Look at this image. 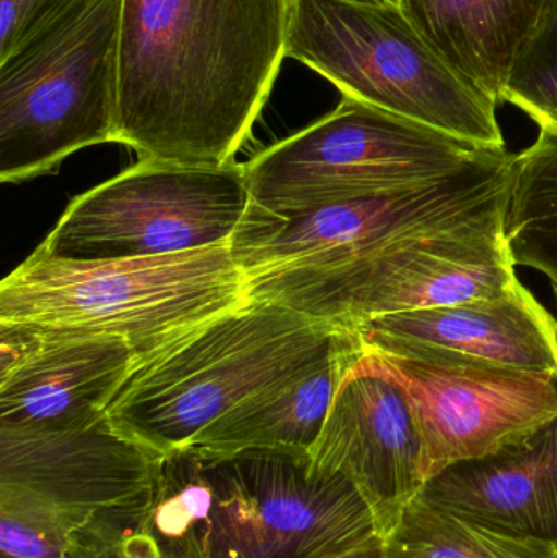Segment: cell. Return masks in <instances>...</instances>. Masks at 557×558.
I'll return each instance as SVG.
<instances>
[{
    "mask_svg": "<svg viewBox=\"0 0 557 558\" xmlns=\"http://www.w3.org/2000/svg\"><path fill=\"white\" fill-rule=\"evenodd\" d=\"M368 2H379V0H368Z\"/></svg>",
    "mask_w": 557,
    "mask_h": 558,
    "instance_id": "obj_27",
    "label": "cell"
},
{
    "mask_svg": "<svg viewBox=\"0 0 557 558\" xmlns=\"http://www.w3.org/2000/svg\"><path fill=\"white\" fill-rule=\"evenodd\" d=\"M87 537L32 514L0 511V558H100Z\"/></svg>",
    "mask_w": 557,
    "mask_h": 558,
    "instance_id": "obj_22",
    "label": "cell"
},
{
    "mask_svg": "<svg viewBox=\"0 0 557 558\" xmlns=\"http://www.w3.org/2000/svg\"><path fill=\"white\" fill-rule=\"evenodd\" d=\"M362 361L404 390L421 438L424 487L445 469L496 454L557 416L555 374L366 347Z\"/></svg>",
    "mask_w": 557,
    "mask_h": 558,
    "instance_id": "obj_12",
    "label": "cell"
},
{
    "mask_svg": "<svg viewBox=\"0 0 557 558\" xmlns=\"http://www.w3.org/2000/svg\"><path fill=\"white\" fill-rule=\"evenodd\" d=\"M71 0H23L22 28H20L19 43L23 41L33 29L38 28L49 16L58 13ZM15 46V48H16ZM13 52V51H12Z\"/></svg>",
    "mask_w": 557,
    "mask_h": 558,
    "instance_id": "obj_25",
    "label": "cell"
},
{
    "mask_svg": "<svg viewBox=\"0 0 557 558\" xmlns=\"http://www.w3.org/2000/svg\"><path fill=\"white\" fill-rule=\"evenodd\" d=\"M247 299L231 244L97 262L38 247L0 284V322L113 335L141 360Z\"/></svg>",
    "mask_w": 557,
    "mask_h": 558,
    "instance_id": "obj_4",
    "label": "cell"
},
{
    "mask_svg": "<svg viewBox=\"0 0 557 558\" xmlns=\"http://www.w3.org/2000/svg\"><path fill=\"white\" fill-rule=\"evenodd\" d=\"M383 557V539H375L372 543L363 544L356 549L349 553L339 554L329 558H382Z\"/></svg>",
    "mask_w": 557,
    "mask_h": 558,
    "instance_id": "obj_26",
    "label": "cell"
},
{
    "mask_svg": "<svg viewBox=\"0 0 557 558\" xmlns=\"http://www.w3.org/2000/svg\"><path fill=\"white\" fill-rule=\"evenodd\" d=\"M23 0H0V61L9 58L19 43Z\"/></svg>",
    "mask_w": 557,
    "mask_h": 558,
    "instance_id": "obj_24",
    "label": "cell"
},
{
    "mask_svg": "<svg viewBox=\"0 0 557 558\" xmlns=\"http://www.w3.org/2000/svg\"><path fill=\"white\" fill-rule=\"evenodd\" d=\"M293 0H121L118 137L140 160L232 162L287 58Z\"/></svg>",
    "mask_w": 557,
    "mask_h": 558,
    "instance_id": "obj_1",
    "label": "cell"
},
{
    "mask_svg": "<svg viewBox=\"0 0 557 558\" xmlns=\"http://www.w3.org/2000/svg\"><path fill=\"white\" fill-rule=\"evenodd\" d=\"M506 219L412 239L359 260L247 278L249 298L352 330L383 315L506 294L517 274Z\"/></svg>",
    "mask_w": 557,
    "mask_h": 558,
    "instance_id": "obj_9",
    "label": "cell"
},
{
    "mask_svg": "<svg viewBox=\"0 0 557 558\" xmlns=\"http://www.w3.org/2000/svg\"><path fill=\"white\" fill-rule=\"evenodd\" d=\"M362 354L337 389L310 469L349 478L385 541L424 488L421 438L404 390L365 366Z\"/></svg>",
    "mask_w": 557,
    "mask_h": 558,
    "instance_id": "obj_14",
    "label": "cell"
},
{
    "mask_svg": "<svg viewBox=\"0 0 557 558\" xmlns=\"http://www.w3.org/2000/svg\"><path fill=\"white\" fill-rule=\"evenodd\" d=\"M100 558H173L159 546L146 527L124 536L110 553Z\"/></svg>",
    "mask_w": 557,
    "mask_h": 558,
    "instance_id": "obj_23",
    "label": "cell"
},
{
    "mask_svg": "<svg viewBox=\"0 0 557 558\" xmlns=\"http://www.w3.org/2000/svg\"><path fill=\"white\" fill-rule=\"evenodd\" d=\"M502 101L557 136V2L517 56Z\"/></svg>",
    "mask_w": 557,
    "mask_h": 558,
    "instance_id": "obj_21",
    "label": "cell"
},
{
    "mask_svg": "<svg viewBox=\"0 0 557 558\" xmlns=\"http://www.w3.org/2000/svg\"><path fill=\"white\" fill-rule=\"evenodd\" d=\"M342 333L249 298L137 360L107 418L123 435L170 454L242 400L329 353Z\"/></svg>",
    "mask_w": 557,
    "mask_h": 558,
    "instance_id": "obj_3",
    "label": "cell"
},
{
    "mask_svg": "<svg viewBox=\"0 0 557 558\" xmlns=\"http://www.w3.org/2000/svg\"><path fill=\"white\" fill-rule=\"evenodd\" d=\"M162 458L107 416L69 432L0 426V511L61 524L107 554L146 523Z\"/></svg>",
    "mask_w": 557,
    "mask_h": 558,
    "instance_id": "obj_11",
    "label": "cell"
},
{
    "mask_svg": "<svg viewBox=\"0 0 557 558\" xmlns=\"http://www.w3.org/2000/svg\"><path fill=\"white\" fill-rule=\"evenodd\" d=\"M438 54L494 104L557 0H396Z\"/></svg>",
    "mask_w": 557,
    "mask_h": 558,
    "instance_id": "obj_18",
    "label": "cell"
},
{
    "mask_svg": "<svg viewBox=\"0 0 557 558\" xmlns=\"http://www.w3.org/2000/svg\"><path fill=\"white\" fill-rule=\"evenodd\" d=\"M517 154L487 149L438 179L275 216L251 203L231 241L245 278L359 260L412 239L506 219Z\"/></svg>",
    "mask_w": 557,
    "mask_h": 558,
    "instance_id": "obj_7",
    "label": "cell"
},
{
    "mask_svg": "<svg viewBox=\"0 0 557 558\" xmlns=\"http://www.w3.org/2000/svg\"><path fill=\"white\" fill-rule=\"evenodd\" d=\"M310 468L306 452L177 449L144 527L173 558H329L382 539L352 482Z\"/></svg>",
    "mask_w": 557,
    "mask_h": 558,
    "instance_id": "obj_2",
    "label": "cell"
},
{
    "mask_svg": "<svg viewBox=\"0 0 557 558\" xmlns=\"http://www.w3.org/2000/svg\"><path fill=\"white\" fill-rule=\"evenodd\" d=\"M121 0H71L0 61V180L118 137Z\"/></svg>",
    "mask_w": 557,
    "mask_h": 558,
    "instance_id": "obj_6",
    "label": "cell"
},
{
    "mask_svg": "<svg viewBox=\"0 0 557 558\" xmlns=\"http://www.w3.org/2000/svg\"><path fill=\"white\" fill-rule=\"evenodd\" d=\"M245 166L140 160L71 203L39 247L65 260L160 257L231 244L251 208Z\"/></svg>",
    "mask_w": 557,
    "mask_h": 558,
    "instance_id": "obj_10",
    "label": "cell"
},
{
    "mask_svg": "<svg viewBox=\"0 0 557 558\" xmlns=\"http://www.w3.org/2000/svg\"><path fill=\"white\" fill-rule=\"evenodd\" d=\"M506 238L513 265L540 271L557 289L556 134L540 131L535 143L517 154Z\"/></svg>",
    "mask_w": 557,
    "mask_h": 558,
    "instance_id": "obj_19",
    "label": "cell"
},
{
    "mask_svg": "<svg viewBox=\"0 0 557 558\" xmlns=\"http://www.w3.org/2000/svg\"><path fill=\"white\" fill-rule=\"evenodd\" d=\"M555 295H556V301H557V291H555Z\"/></svg>",
    "mask_w": 557,
    "mask_h": 558,
    "instance_id": "obj_28",
    "label": "cell"
},
{
    "mask_svg": "<svg viewBox=\"0 0 557 558\" xmlns=\"http://www.w3.org/2000/svg\"><path fill=\"white\" fill-rule=\"evenodd\" d=\"M137 360L113 335L0 322V426L69 432L95 425Z\"/></svg>",
    "mask_w": 557,
    "mask_h": 558,
    "instance_id": "obj_13",
    "label": "cell"
},
{
    "mask_svg": "<svg viewBox=\"0 0 557 558\" xmlns=\"http://www.w3.org/2000/svg\"><path fill=\"white\" fill-rule=\"evenodd\" d=\"M382 558H557V550L487 530L417 497L383 541Z\"/></svg>",
    "mask_w": 557,
    "mask_h": 558,
    "instance_id": "obj_20",
    "label": "cell"
},
{
    "mask_svg": "<svg viewBox=\"0 0 557 558\" xmlns=\"http://www.w3.org/2000/svg\"><path fill=\"white\" fill-rule=\"evenodd\" d=\"M366 348L557 376V320L522 282L499 298L417 308L352 328Z\"/></svg>",
    "mask_w": 557,
    "mask_h": 558,
    "instance_id": "obj_15",
    "label": "cell"
},
{
    "mask_svg": "<svg viewBox=\"0 0 557 558\" xmlns=\"http://www.w3.org/2000/svg\"><path fill=\"white\" fill-rule=\"evenodd\" d=\"M483 147L343 97L245 166L252 206L291 216L457 172Z\"/></svg>",
    "mask_w": 557,
    "mask_h": 558,
    "instance_id": "obj_8",
    "label": "cell"
},
{
    "mask_svg": "<svg viewBox=\"0 0 557 558\" xmlns=\"http://www.w3.org/2000/svg\"><path fill=\"white\" fill-rule=\"evenodd\" d=\"M287 58L343 97L483 149H506L497 105L438 54L396 0H293Z\"/></svg>",
    "mask_w": 557,
    "mask_h": 558,
    "instance_id": "obj_5",
    "label": "cell"
},
{
    "mask_svg": "<svg viewBox=\"0 0 557 558\" xmlns=\"http://www.w3.org/2000/svg\"><path fill=\"white\" fill-rule=\"evenodd\" d=\"M363 350L362 338L343 328L329 353L242 400L190 446L213 454L247 449L310 454L347 369Z\"/></svg>",
    "mask_w": 557,
    "mask_h": 558,
    "instance_id": "obj_17",
    "label": "cell"
},
{
    "mask_svg": "<svg viewBox=\"0 0 557 558\" xmlns=\"http://www.w3.org/2000/svg\"><path fill=\"white\" fill-rule=\"evenodd\" d=\"M419 498L487 530L557 550V416L496 454L445 469Z\"/></svg>",
    "mask_w": 557,
    "mask_h": 558,
    "instance_id": "obj_16",
    "label": "cell"
}]
</instances>
